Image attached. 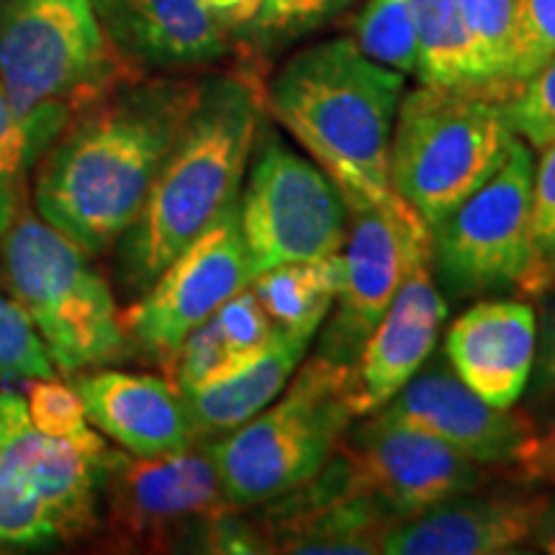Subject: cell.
Segmentation results:
<instances>
[{
	"mask_svg": "<svg viewBox=\"0 0 555 555\" xmlns=\"http://www.w3.org/2000/svg\"><path fill=\"white\" fill-rule=\"evenodd\" d=\"M404 86L406 75L365 57L352 39H327L283 62L266 106L360 211L393 198L388 152Z\"/></svg>",
	"mask_w": 555,
	"mask_h": 555,
	"instance_id": "3957f363",
	"label": "cell"
},
{
	"mask_svg": "<svg viewBox=\"0 0 555 555\" xmlns=\"http://www.w3.org/2000/svg\"><path fill=\"white\" fill-rule=\"evenodd\" d=\"M88 422L131 455L152 457L196 446L189 404L172 380L127 371H90L73 380Z\"/></svg>",
	"mask_w": 555,
	"mask_h": 555,
	"instance_id": "ffe728a7",
	"label": "cell"
},
{
	"mask_svg": "<svg viewBox=\"0 0 555 555\" xmlns=\"http://www.w3.org/2000/svg\"><path fill=\"white\" fill-rule=\"evenodd\" d=\"M29 170L31 163L26 155L24 129L13 116L5 90L0 86V240L21 214V191Z\"/></svg>",
	"mask_w": 555,
	"mask_h": 555,
	"instance_id": "d6a6232c",
	"label": "cell"
},
{
	"mask_svg": "<svg viewBox=\"0 0 555 555\" xmlns=\"http://www.w3.org/2000/svg\"><path fill=\"white\" fill-rule=\"evenodd\" d=\"M555 60V0H517V44L512 90Z\"/></svg>",
	"mask_w": 555,
	"mask_h": 555,
	"instance_id": "1f68e13d",
	"label": "cell"
},
{
	"mask_svg": "<svg viewBox=\"0 0 555 555\" xmlns=\"http://www.w3.org/2000/svg\"><path fill=\"white\" fill-rule=\"evenodd\" d=\"M481 90L506 99L517 44V0H457Z\"/></svg>",
	"mask_w": 555,
	"mask_h": 555,
	"instance_id": "d4e9b609",
	"label": "cell"
},
{
	"mask_svg": "<svg viewBox=\"0 0 555 555\" xmlns=\"http://www.w3.org/2000/svg\"><path fill=\"white\" fill-rule=\"evenodd\" d=\"M255 270L242 240L237 206L185 247L155 283L121 314L131 343L165 367L183 339L217 314L234 294L253 286Z\"/></svg>",
	"mask_w": 555,
	"mask_h": 555,
	"instance_id": "4fadbf2b",
	"label": "cell"
},
{
	"mask_svg": "<svg viewBox=\"0 0 555 555\" xmlns=\"http://www.w3.org/2000/svg\"><path fill=\"white\" fill-rule=\"evenodd\" d=\"M358 494L371 496L397 522L448 499L489 486V468L422 429L373 412L358 416L337 448Z\"/></svg>",
	"mask_w": 555,
	"mask_h": 555,
	"instance_id": "7c38bea8",
	"label": "cell"
},
{
	"mask_svg": "<svg viewBox=\"0 0 555 555\" xmlns=\"http://www.w3.org/2000/svg\"><path fill=\"white\" fill-rule=\"evenodd\" d=\"M358 50L378 65L414 75L420 69V47L409 0H367L356 18Z\"/></svg>",
	"mask_w": 555,
	"mask_h": 555,
	"instance_id": "484cf974",
	"label": "cell"
},
{
	"mask_svg": "<svg viewBox=\"0 0 555 555\" xmlns=\"http://www.w3.org/2000/svg\"><path fill=\"white\" fill-rule=\"evenodd\" d=\"M214 322H217L229 358L227 371L258 356L262 347L268 345L275 327L273 319L266 314L253 288L240 291V294H234L229 301L221 304L217 314H214Z\"/></svg>",
	"mask_w": 555,
	"mask_h": 555,
	"instance_id": "4dcf8cb0",
	"label": "cell"
},
{
	"mask_svg": "<svg viewBox=\"0 0 555 555\" xmlns=\"http://www.w3.org/2000/svg\"><path fill=\"white\" fill-rule=\"evenodd\" d=\"M378 412L437 437L483 468L512 470L532 429L525 412L489 404L437 360H427Z\"/></svg>",
	"mask_w": 555,
	"mask_h": 555,
	"instance_id": "2e32d148",
	"label": "cell"
},
{
	"mask_svg": "<svg viewBox=\"0 0 555 555\" xmlns=\"http://www.w3.org/2000/svg\"><path fill=\"white\" fill-rule=\"evenodd\" d=\"M512 476L525 486H555V414L532 422L522 450H519Z\"/></svg>",
	"mask_w": 555,
	"mask_h": 555,
	"instance_id": "d590c367",
	"label": "cell"
},
{
	"mask_svg": "<svg viewBox=\"0 0 555 555\" xmlns=\"http://www.w3.org/2000/svg\"><path fill=\"white\" fill-rule=\"evenodd\" d=\"M227 367L229 358L224 343H221L219 327L211 317L183 339V345L178 347V352L170 360L168 371L178 391L189 393L193 388L219 378L221 373H227Z\"/></svg>",
	"mask_w": 555,
	"mask_h": 555,
	"instance_id": "e575fe53",
	"label": "cell"
},
{
	"mask_svg": "<svg viewBox=\"0 0 555 555\" xmlns=\"http://www.w3.org/2000/svg\"><path fill=\"white\" fill-rule=\"evenodd\" d=\"M124 67L90 0H0V86L31 168L80 111L119 86Z\"/></svg>",
	"mask_w": 555,
	"mask_h": 555,
	"instance_id": "277c9868",
	"label": "cell"
},
{
	"mask_svg": "<svg viewBox=\"0 0 555 555\" xmlns=\"http://www.w3.org/2000/svg\"><path fill=\"white\" fill-rule=\"evenodd\" d=\"M538 352V314L525 301H478L450 324L446 358L470 391L499 409L517 406Z\"/></svg>",
	"mask_w": 555,
	"mask_h": 555,
	"instance_id": "d6986e66",
	"label": "cell"
},
{
	"mask_svg": "<svg viewBox=\"0 0 555 555\" xmlns=\"http://www.w3.org/2000/svg\"><path fill=\"white\" fill-rule=\"evenodd\" d=\"M255 509L258 517L245 512L258 527L262 553H384L388 530L399 525L384 506L352 489L337 450L311 481Z\"/></svg>",
	"mask_w": 555,
	"mask_h": 555,
	"instance_id": "9a60e30c",
	"label": "cell"
},
{
	"mask_svg": "<svg viewBox=\"0 0 555 555\" xmlns=\"http://www.w3.org/2000/svg\"><path fill=\"white\" fill-rule=\"evenodd\" d=\"M515 139L496 95L414 88L401 99L393 121L391 189L427 229L435 227L502 168Z\"/></svg>",
	"mask_w": 555,
	"mask_h": 555,
	"instance_id": "8992f818",
	"label": "cell"
},
{
	"mask_svg": "<svg viewBox=\"0 0 555 555\" xmlns=\"http://www.w3.org/2000/svg\"><path fill=\"white\" fill-rule=\"evenodd\" d=\"M0 247L11 296L31 319L54 371L80 373L124 356L129 337L121 314L86 249L29 211L18 214Z\"/></svg>",
	"mask_w": 555,
	"mask_h": 555,
	"instance_id": "52a82bcc",
	"label": "cell"
},
{
	"mask_svg": "<svg viewBox=\"0 0 555 555\" xmlns=\"http://www.w3.org/2000/svg\"><path fill=\"white\" fill-rule=\"evenodd\" d=\"M311 343L314 337L307 332L273 327V335L258 356L183 393L198 440L232 433L281 397L307 358Z\"/></svg>",
	"mask_w": 555,
	"mask_h": 555,
	"instance_id": "7402d4cb",
	"label": "cell"
},
{
	"mask_svg": "<svg viewBox=\"0 0 555 555\" xmlns=\"http://www.w3.org/2000/svg\"><path fill=\"white\" fill-rule=\"evenodd\" d=\"M352 214L343 247L345 278L335 314L324 319L317 356L352 365L391 307L414 255L429 245V229L393 193L380 206Z\"/></svg>",
	"mask_w": 555,
	"mask_h": 555,
	"instance_id": "5bb4252c",
	"label": "cell"
},
{
	"mask_svg": "<svg viewBox=\"0 0 555 555\" xmlns=\"http://www.w3.org/2000/svg\"><path fill=\"white\" fill-rule=\"evenodd\" d=\"M21 404H24V397H18L11 388H0V455H3L5 440H9L13 414Z\"/></svg>",
	"mask_w": 555,
	"mask_h": 555,
	"instance_id": "74e56055",
	"label": "cell"
},
{
	"mask_svg": "<svg viewBox=\"0 0 555 555\" xmlns=\"http://www.w3.org/2000/svg\"><path fill=\"white\" fill-rule=\"evenodd\" d=\"M448 304L435 286L429 245L414 255L391 307L352 363L358 414L384 409L433 358Z\"/></svg>",
	"mask_w": 555,
	"mask_h": 555,
	"instance_id": "ac0fdd59",
	"label": "cell"
},
{
	"mask_svg": "<svg viewBox=\"0 0 555 555\" xmlns=\"http://www.w3.org/2000/svg\"><path fill=\"white\" fill-rule=\"evenodd\" d=\"M193 93L196 80L119 82L80 111L37 163L39 217L88 255L106 253L142 211Z\"/></svg>",
	"mask_w": 555,
	"mask_h": 555,
	"instance_id": "6da1fadb",
	"label": "cell"
},
{
	"mask_svg": "<svg viewBox=\"0 0 555 555\" xmlns=\"http://www.w3.org/2000/svg\"><path fill=\"white\" fill-rule=\"evenodd\" d=\"M409 9L420 47L416 78L422 86L481 90L457 0H409Z\"/></svg>",
	"mask_w": 555,
	"mask_h": 555,
	"instance_id": "cb8c5ba5",
	"label": "cell"
},
{
	"mask_svg": "<svg viewBox=\"0 0 555 555\" xmlns=\"http://www.w3.org/2000/svg\"><path fill=\"white\" fill-rule=\"evenodd\" d=\"M352 365L314 356L281 397L232 433L204 442L232 509H255L288 494L327 466L358 422Z\"/></svg>",
	"mask_w": 555,
	"mask_h": 555,
	"instance_id": "5b68a950",
	"label": "cell"
},
{
	"mask_svg": "<svg viewBox=\"0 0 555 555\" xmlns=\"http://www.w3.org/2000/svg\"><path fill=\"white\" fill-rule=\"evenodd\" d=\"M129 543L152 551L219 553L221 525L232 512L206 446L139 457L108 450L101 506Z\"/></svg>",
	"mask_w": 555,
	"mask_h": 555,
	"instance_id": "9c48e42d",
	"label": "cell"
},
{
	"mask_svg": "<svg viewBox=\"0 0 555 555\" xmlns=\"http://www.w3.org/2000/svg\"><path fill=\"white\" fill-rule=\"evenodd\" d=\"M108 44L137 69L211 65L227 54L217 13L201 0H90Z\"/></svg>",
	"mask_w": 555,
	"mask_h": 555,
	"instance_id": "44dd1931",
	"label": "cell"
},
{
	"mask_svg": "<svg viewBox=\"0 0 555 555\" xmlns=\"http://www.w3.org/2000/svg\"><path fill=\"white\" fill-rule=\"evenodd\" d=\"M52 376L54 363L47 356L31 319L18 307L11 291L0 286V384Z\"/></svg>",
	"mask_w": 555,
	"mask_h": 555,
	"instance_id": "f1b7e54d",
	"label": "cell"
},
{
	"mask_svg": "<svg viewBox=\"0 0 555 555\" xmlns=\"http://www.w3.org/2000/svg\"><path fill=\"white\" fill-rule=\"evenodd\" d=\"M345 262L343 255H330L324 260L288 262L255 275L253 288L266 314L275 327L307 332L317 337L324 319L335 307L343 288Z\"/></svg>",
	"mask_w": 555,
	"mask_h": 555,
	"instance_id": "603a6c76",
	"label": "cell"
},
{
	"mask_svg": "<svg viewBox=\"0 0 555 555\" xmlns=\"http://www.w3.org/2000/svg\"><path fill=\"white\" fill-rule=\"evenodd\" d=\"M108 446L99 429L50 437L16 409L0 455V545L73 540L99 522Z\"/></svg>",
	"mask_w": 555,
	"mask_h": 555,
	"instance_id": "ba28073f",
	"label": "cell"
},
{
	"mask_svg": "<svg viewBox=\"0 0 555 555\" xmlns=\"http://www.w3.org/2000/svg\"><path fill=\"white\" fill-rule=\"evenodd\" d=\"M532 399H555V301L547 304L538 324V352L530 376Z\"/></svg>",
	"mask_w": 555,
	"mask_h": 555,
	"instance_id": "8d00e7d4",
	"label": "cell"
},
{
	"mask_svg": "<svg viewBox=\"0 0 555 555\" xmlns=\"http://www.w3.org/2000/svg\"><path fill=\"white\" fill-rule=\"evenodd\" d=\"M356 0H253L237 24L260 50L317 31Z\"/></svg>",
	"mask_w": 555,
	"mask_h": 555,
	"instance_id": "4316f807",
	"label": "cell"
},
{
	"mask_svg": "<svg viewBox=\"0 0 555 555\" xmlns=\"http://www.w3.org/2000/svg\"><path fill=\"white\" fill-rule=\"evenodd\" d=\"M262 114L266 93L249 75L217 73L196 80L176 142L121 237L124 288L144 294L185 247L237 206Z\"/></svg>",
	"mask_w": 555,
	"mask_h": 555,
	"instance_id": "7a4b0ae2",
	"label": "cell"
},
{
	"mask_svg": "<svg viewBox=\"0 0 555 555\" xmlns=\"http://www.w3.org/2000/svg\"><path fill=\"white\" fill-rule=\"evenodd\" d=\"M532 172V273L527 296H543L555 286V142L547 144Z\"/></svg>",
	"mask_w": 555,
	"mask_h": 555,
	"instance_id": "83f0119b",
	"label": "cell"
},
{
	"mask_svg": "<svg viewBox=\"0 0 555 555\" xmlns=\"http://www.w3.org/2000/svg\"><path fill=\"white\" fill-rule=\"evenodd\" d=\"M262 134L237 201L242 240L255 275L343 253L350 217L343 191L314 159L298 155L273 131Z\"/></svg>",
	"mask_w": 555,
	"mask_h": 555,
	"instance_id": "8fae6325",
	"label": "cell"
},
{
	"mask_svg": "<svg viewBox=\"0 0 555 555\" xmlns=\"http://www.w3.org/2000/svg\"><path fill=\"white\" fill-rule=\"evenodd\" d=\"M504 119L530 150L555 142V60L502 99Z\"/></svg>",
	"mask_w": 555,
	"mask_h": 555,
	"instance_id": "f546056e",
	"label": "cell"
},
{
	"mask_svg": "<svg viewBox=\"0 0 555 555\" xmlns=\"http://www.w3.org/2000/svg\"><path fill=\"white\" fill-rule=\"evenodd\" d=\"M532 172L522 139L476 193L429 227V262L450 296L527 291L532 273Z\"/></svg>",
	"mask_w": 555,
	"mask_h": 555,
	"instance_id": "30bf717a",
	"label": "cell"
},
{
	"mask_svg": "<svg viewBox=\"0 0 555 555\" xmlns=\"http://www.w3.org/2000/svg\"><path fill=\"white\" fill-rule=\"evenodd\" d=\"M535 535L540 547H543L545 553L555 555V504H545V512L543 517H540Z\"/></svg>",
	"mask_w": 555,
	"mask_h": 555,
	"instance_id": "f35d334b",
	"label": "cell"
},
{
	"mask_svg": "<svg viewBox=\"0 0 555 555\" xmlns=\"http://www.w3.org/2000/svg\"><path fill=\"white\" fill-rule=\"evenodd\" d=\"M31 425L50 437H69L90 427L86 406L73 384L52 378H34L26 399Z\"/></svg>",
	"mask_w": 555,
	"mask_h": 555,
	"instance_id": "836d02e7",
	"label": "cell"
},
{
	"mask_svg": "<svg viewBox=\"0 0 555 555\" xmlns=\"http://www.w3.org/2000/svg\"><path fill=\"white\" fill-rule=\"evenodd\" d=\"M547 499L517 489H481L453 496L393 525L386 555H496L535 538Z\"/></svg>",
	"mask_w": 555,
	"mask_h": 555,
	"instance_id": "e0dca14e",
	"label": "cell"
}]
</instances>
